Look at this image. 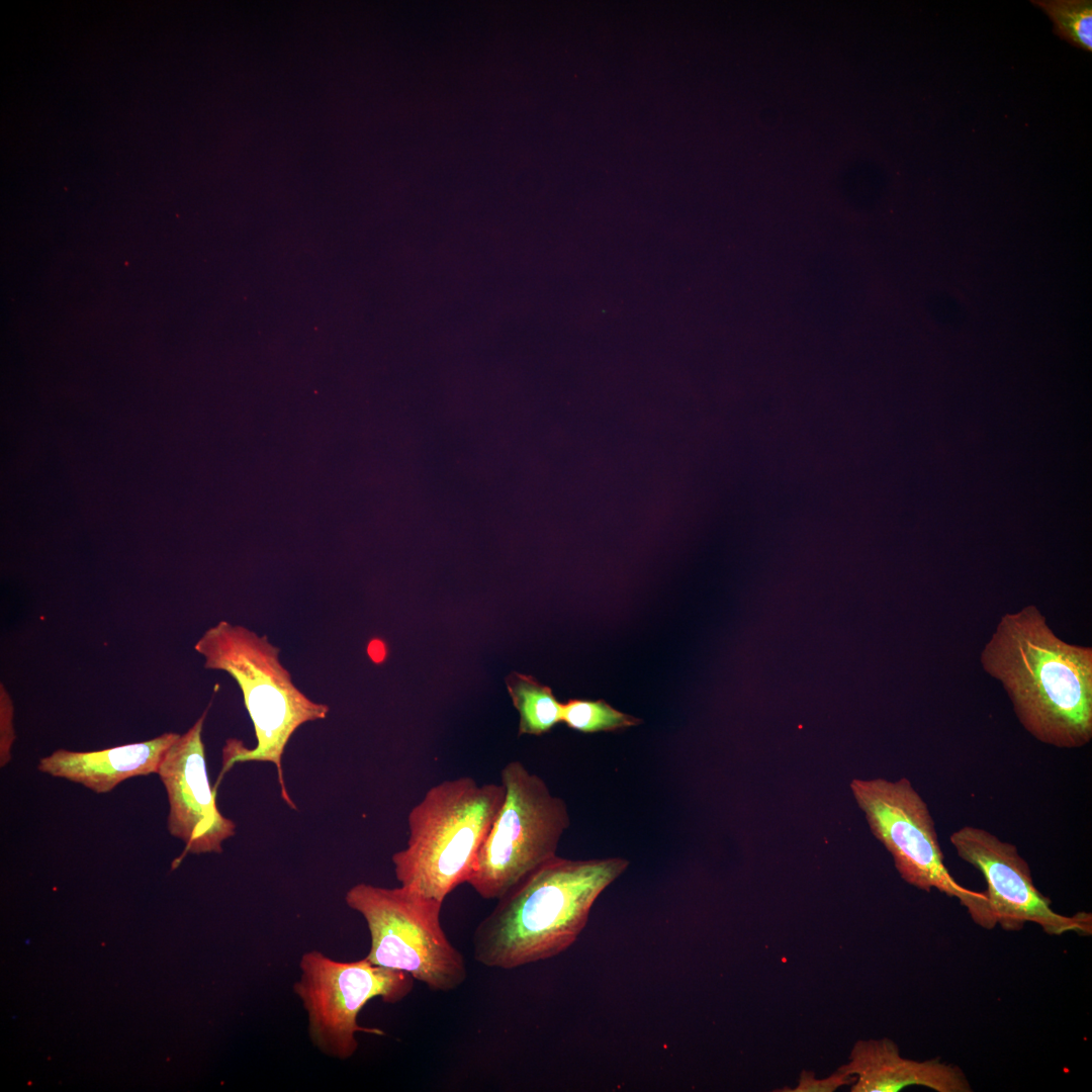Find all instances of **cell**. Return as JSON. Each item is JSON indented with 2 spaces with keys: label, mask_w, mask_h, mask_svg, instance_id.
Listing matches in <instances>:
<instances>
[{
  "label": "cell",
  "mask_w": 1092,
  "mask_h": 1092,
  "mask_svg": "<svg viewBox=\"0 0 1092 1092\" xmlns=\"http://www.w3.org/2000/svg\"><path fill=\"white\" fill-rule=\"evenodd\" d=\"M980 661L1036 740L1066 749L1091 741L1092 648L1058 637L1036 606L1004 614Z\"/></svg>",
  "instance_id": "6da1fadb"
},
{
  "label": "cell",
  "mask_w": 1092,
  "mask_h": 1092,
  "mask_svg": "<svg viewBox=\"0 0 1092 1092\" xmlns=\"http://www.w3.org/2000/svg\"><path fill=\"white\" fill-rule=\"evenodd\" d=\"M612 856L556 855L497 900L473 933V958L487 968L512 970L554 958L584 929L596 900L628 868Z\"/></svg>",
  "instance_id": "7a4b0ae2"
},
{
  "label": "cell",
  "mask_w": 1092,
  "mask_h": 1092,
  "mask_svg": "<svg viewBox=\"0 0 1092 1092\" xmlns=\"http://www.w3.org/2000/svg\"><path fill=\"white\" fill-rule=\"evenodd\" d=\"M194 649L204 658L205 668L224 671L236 680L255 731L253 748L236 738L226 740L223 769L238 762L273 763L282 799L296 809L284 783L282 756L293 733L307 722L325 719L330 707L310 700L294 685L278 647L242 625L218 622L203 633Z\"/></svg>",
  "instance_id": "3957f363"
},
{
  "label": "cell",
  "mask_w": 1092,
  "mask_h": 1092,
  "mask_svg": "<svg viewBox=\"0 0 1092 1092\" xmlns=\"http://www.w3.org/2000/svg\"><path fill=\"white\" fill-rule=\"evenodd\" d=\"M505 793L502 783L470 777L430 788L408 813L406 846L391 857L400 886L443 903L467 883Z\"/></svg>",
  "instance_id": "277c9868"
},
{
  "label": "cell",
  "mask_w": 1092,
  "mask_h": 1092,
  "mask_svg": "<svg viewBox=\"0 0 1092 1092\" xmlns=\"http://www.w3.org/2000/svg\"><path fill=\"white\" fill-rule=\"evenodd\" d=\"M345 902L367 924L366 958L373 965L404 972L434 992H450L465 982L464 957L441 924L442 902L402 886L367 883L352 886Z\"/></svg>",
  "instance_id": "5b68a950"
},
{
  "label": "cell",
  "mask_w": 1092,
  "mask_h": 1092,
  "mask_svg": "<svg viewBox=\"0 0 1092 1092\" xmlns=\"http://www.w3.org/2000/svg\"><path fill=\"white\" fill-rule=\"evenodd\" d=\"M500 783L504 802L467 881L486 900H498L555 857L570 824L566 803L521 761L504 766Z\"/></svg>",
  "instance_id": "8992f818"
},
{
  "label": "cell",
  "mask_w": 1092,
  "mask_h": 1092,
  "mask_svg": "<svg viewBox=\"0 0 1092 1092\" xmlns=\"http://www.w3.org/2000/svg\"><path fill=\"white\" fill-rule=\"evenodd\" d=\"M850 790L873 835L890 852L907 884L958 899L983 928L997 925L985 891L960 885L948 872L928 806L908 779H853Z\"/></svg>",
  "instance_id": "52a82bcc"
},
{
  "label": "cell",
  "mask_w": 1092,
  "mask_h": 1092,
  "mask_svg": "<svg viewBox=\"0 0 1092 1092\" xmlns=\"http://www.w3.org/2000/svg\"><path fill=\"white\" fill-rule=\"evenodd\" d=\"M299 969L293 991L307 1013L309 1038L325 1055L339 1060L355 1055L358 1032L385 1034L358 1024V1015L370 1000L379 997L393 1004L414 988L408 974L373 965L366 957L339 962L313 949L302 954Z\"/></svg>",
  "instance_id": "ba28073f"
},
{
  "label": "cell",
  "mask_w": 1092,
  "mask_h": 1092,
  "mask_svg": "<svg viewBox=\"0 0 1092 1092\" xmlns=\"http://www.w3.org/2000/svg\"><path fill=\"white\" fill-rule=\"evenodd\" d=\"M949 841L958 856L983 875L991 913L1003 929L1015 931L1032 922L1049 935L1071 931L1092 934L1091 913L1081 911L1067 916L1052 908L1051 900L1035 887L1030 868L1014 844L969 825L953 831Z\"/></svg>",
  "instance_id": "9c48e42d"
},
{
  "label": "cell",
  "mask_w": 1092,
  "mask_h": 1092,
  "mask_svg": "<svg viewBox=\"0 0 1092 1092\" xmlns=\"http://www.w3.org/2000/svg\"><path fill=\"white\" fill-rule=\"evenodd\" d=\"M206 711L165 752L158 768L167 793V829L181 840L185 852L220 853L222 843L236 833V824L223 816L207 774L202 729Z\"/></svg>",
  "instance_id": "30bf717a"
},
{
  "label": "cell",
  "mask_w": 1092,
  "mask_h": 1092,
  "mask_svg": "<svg viewBox=\"0 0 1092 1092\" xmlns=\"http://www.w3.org/2000/svg\"><path fill=\"white\" fill-rule=\"evenodd\" d=\"M839 1071L854 1078L851 1092H897L909 1086H922L936 1092H971L972 1086L963 1070L938 1058L927 1061L905 1059L890 1038L859 1039L847 1064Z\"/></svg>",
  "instance_id": "8fae6325"
},
{
  "label": "cell",
  "mask_w": 1092,
  "mask_h": 1092,
  "mask_svg": "<svg viewBox=\"0 0 1092 1092\" xmlns=\"http://www.w3.org/2000/svg\"><path fill=\"white\" fill-rule=\"evenodd\" d=\"M178 736L166 732L147 741L96 751L58 749L41 757L37 769L105 794L127 779L157 774L165 752Z\"/></svg>",
  "instance_id": "7c38bea8"
},
{
  "label": "cell",
  "mask_w": 1092,
  "mask_h": 1092,
  "mask_svg": "<svg viewBox=\"0 0 1092 1092\" xmlns=\"http://www.w3.org/2000/svg\"><path fill=\"white\" fill-rule=\"evenodd\" d=\"M506 685L520 715L519 735L540 736L561 722L562 703L556 699L550 687L518 672L509 674Z\"/></svg>",
  "instance_id": "4fadbf2b"
},
{
  "label": "cell",
  "mask_w": 1092,
  "mask_h": 1092,
  "mask_svg": "<svg viewBox=\"0 0 1092 1092\" xmlns=\"http://www.w3.org/2000/svg\"><path fill=\"white\" fill-rule=\"evenodd\" d=\"M561 722L574 731L596 733L627 729L641 724L642 720L615 709L602 699H570L562 703Z\"/></svg>",
  "instance_id": "5bb4252c"
},
{
  "label": "cell",
  "mask_w": 1092,
  "mask_h": 1092,
  "mask_svg": "<svg viewBox=\"0 0 1092 1092\" xmlns=\"http://www.w3.org/2000/svg\"><path fill=\"white\" fill-rule=\"evenodd\" d=\"M1054 23V32L1072 46L1092 51V2L1090 0L1032 1Z\"/></svg>",
  "instance_id": "9a60e30c"
},
{
  "label": "cell",
  "mask_w": 1092,
  "mask_h": 1092,
  "mask_svg": "<svg viewBox=\"0 0 1092 1092\" xmlns=\"http://www.w3.org/2000/svg\"><path fill=\"white\" fill-rule=\"evenodd\" d=\"M15 739L13 726V703L1 684L0 688V765H7L11 760V748Z\"/></svg>",
  "instance_id": "2e32d148"
},
{
  "label": "cell",
  "mask_w": 1092,
  "mask_h": 1092,
  "mask_svg": "<svg viewBox=\"0 0 1092 1092\" xmlns=\"http://www.w3.org/2000/svg\"><path fill=\"white\" fill-rule=\"evenodd\" d=\"M854 1078L839 1070L827 1078L817 1080L813 1072L803 1071L798 1085L794 1089H781L780 1091L792 1092H832L841 1086L849 1085Z\"/></svg>",
  "instance_id": "e0dca14e"
},
{
  "label": "cell",
  "mask_w": 1092,
  "mask_h": 1092,
  "mask_svg": "<svg viewBox=\"0 0 1092 1092\" xmlns=\"http://www.w3.org/2000/svg\"><path fill=\"white\" fill-rule=\"evenodd\" d=\"M367 653L374 663L379 664L386 658V644L382 640L374 638L367 645Z\"/></svg>",
  "instance_id": "ac0fdd59"
}]
</instances>
